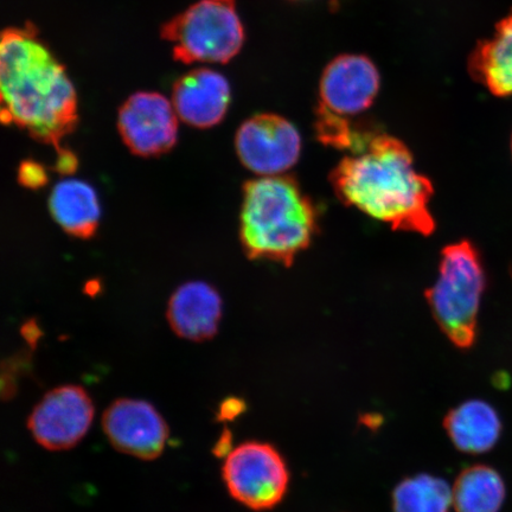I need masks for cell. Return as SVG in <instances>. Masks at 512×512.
<instances>
[{"mask_svg":"<svg viewBox=\"0 0 512 512\" xmlns=\"http://www.w3.org/2000/svg\"><path fill=\"white\" fill-rule=\"evenodd\" d=\"M338 200L394 230L431 235L433 184L414 168L408 147L379 134L360 152L352 153L331 172Z\"/></svg>","mask_w":512,"mask_h":512,"instance_id":"cell-1","label":"cell"},{"mask_svg":"<svg viewBox=\"0 0 512 512\" xmlns=\"http://www.w3.org/2000/svg\"><path fill=\"white\" fill-rule=\"evenodd\" d=\"M2 119L62 149L78 124V96L66 69L34 28L6 29L0 44Z\"/></svg>","mask_w":512,"mask_h":512,"instance_id":"cell-2","label":"cell"},{"mask_svg":"<svg viewBox=\"0 0 512 512\" xmlns=\"http://www.w3.org/2000/svg\"><path fill=\"white\" fill-rule=\"evenodd\" d=\"M318 210L291 176L260 177L243 187L240 239L249 259L291 266L318 232Z\"/></svg>","mask_w":512,"mask_h":512,"instance_id":"cell-3","label":"cell"},{"mask_svg":"<svg viewBox=\"0 0 512 512\" xmlns=\"http://www.w3.org/2000/svg\"><path fill=\"white\" fill-rule=\"evenodd\" d=\"M485 286L482 258L470 241L443 249L438 279L428 288L426 299L440 330L458 349H470L476 342Z\"/></svg>","mask_w":512,"mask_h":512,"instance_id":"cell-4","label":"cell"},{"mask_svg":"<svg viewBox=\"0 0 512 512\" xmlns=\"http://www.w3.org/2000/svg\"><path fill=\"white\" fill-rule=\"evenodd\" d=\"M379 89V70L368 57L343 55L332 61L320 81L316 125L320 142L352 153L361 150L369 137L356 132L349 118L369 110Z\"/></svg>","mask_w":512,"mask_h":512,"instance_id":"cell-5","label":"cell"},{"mask_svg":"<svg viewBox=\"0 0 512 512\" xmlns=\"http://www.w3.org/2000/svg\"><path fill=\"white\" fill-rule=\"evenodd\" d=\"M183 63H227L240 53L245 32L235 0H200L162 30Z\"/></svg>","mask_w":512,"mask_h":512,"instance_id":"cell-6","label":"cell"},{"mask_svg":"<svg viewBox=\"0 0 512 512\" xmlns=\"http://www.w3.org/2000/svg\"><path fill=\"white\" fill-rule=\"evenodd\" d=\"M222 477L235 501L266 511L284 501L291 473L277 447L254 440L233 448L224 460Z\"/></svg>","mask_w":512,"mask_h":512,"instance_id":"cell-7","label":"cell"},{"mask_svg":"<svg viewBox=\"0 0 512 512\" xmlns=\"http://www.w3.org/2000/svg\"><path fill=\"white\" fill-rule=\"evenodd\" d=\"M94 405L85 389L74 384L50 390L28 419L37 444L49 451H66L80 443L92 426Z\"/></svg>","mask_w":512,"mask_h":512,"instance_id":"cell-8","label":"cell"},{"mask_svg":"<svg viewBox=\"0 0 512 512\" xmlns=\"http://www.w3.org/2000/svg\"><path fill=\"white\" fill-rule=\"evenodd\" d=\"M236 152L248 170L261 177L284 175L297 164L302 138L290 121L277 114H259L243 123Z\"/></svg>","mask_w":512,"mask_h":512,"instance_id":"cell-9","label":"cell"},{"mask_svg":"<svg viewBox=\"0 0 512 512\" xmlns=\"http://www.w3.org/2000/svg\"><path fill=\"white\" fill-rule=\"evenodd\" d=\"M118 128L134 155L160 156L177 142V113L164 95L140 92L120 108Z\"/></svg>","mask_w":512,"mask_h":512,"instance_id":"cell-10","label":"cell"},{"mask_svg":"<svg viewBox=\"0 0 512 512\" xmlns=\"http://www.w3.org/2000/svg\"><path fill=\"white\" fill-rule=\"evenodd\" d=\"M102 428L114 448L142 460L158 458L169 439L162 414L144 400L112 402L102 416Z\"/></svg>","mask_w":512,"mask_h":512,"instance_id":"cell-11","label":"cell"},{"mask_svg":"<svg viewBox=\"0 0 512 512\" xmlns=\"http://www.w3.org/2000/svg\"><path fill=\"white\" fill-rule=\"evenodd\" d=\"M229 82L215 70H192L176 82L172 105L177 117L197 128H209L221 123L230 104Z\"/></svg>","mask_w":512,"mask_h":512,"instance_id":"cell-12","label":"cell"},{"mask_svg":"<svg viewBox=\"0 0 512 512\" xmlns=\"http://www.w3.org/2000/svg\"><path fill=\"white\" fill-rule=\"evenodd\" d=\"M222 317V300L213 286L191 281L177 288L168 307L172 330L189 341H207L216 335Z\"/></svg>","mask_w":512,"mask_h":512,"instance_id":"cell-13","label":"cell"},{"mask_svg":"<svg viewBox=\"0 0 512 512\" xmlns=\"http://www.w3.org/2000/svg\"><path fill=\"white\" fill-rule=\"evenodd\" d=\"M444 428L459 451L480 454L496 446L501 438L502 422L488 402L469 400L446 414Z\"/></svg>","mask_w":512,"mask_h":512,"instance_id":"cell-14","label":"cell"},{"mask_svg":"<svg viewBox=\"0 0 512 512\" xmlns=\"http://www.w3.org/2000/svg\"><path fill=\"white\" fill-rule=\"evenodd\" d=\"M54 220L69 235L89 239L100 222V203L96 191L80 179H64L57 183L49 197Z\"/></svg>","mask_w":512,"mask_h":512,"instance_id":"cell-15","label":"cell"},{"mask_svg":"<svg viewBox=\"0 0 512 512\" xmlns=\"http://www.w3.org/2000/svg\"><path fill=\"white\" fill-rule=\"evenodd\" d=\"M469 68L492 94L512 96V12L497 24L494 36L473 51Z\"/></svg>","mask_w":512,"mask_h":512,"instance_id":"cell-16","label":"cell"},{"mask_svg":"<svg viewBox=\"0 0 512 512\" xmlns=\"http://www.w3.org/2000/svg\"><path fill=\"white\" fill-rule=\"evenodd\" d=\"M452 491L457 512H498L505 499L503 478L486 465H473L460 472Z\"/></svg>","mask_w":512,"mask_h":512,"instance_id":"cell-17","label":"cell"},{"mask_svg":"<svg viewBox=\"0 0 512 512\" xmlns=\"http://www.w3.org/2000/svg\"><path fill=\"white\" fill-rule=\"evenodd\" d=\"M453 491L443 478L420 473L395 486L393 512H450Z\"/></svg>","mask_w":512,"mask_h":512,"instance_id":"cell-18","label":"cell"},{"mask_svg":"<svg viewBox=\"0 0 512 512\" xmlns=\"http://www.w3.org/2000/svg\"><path fill=\"white\" fill-rule=\"evenodd\" d=\"M18 181L23 187L36 190L47 184L48 174L40 163L27 160L19 166Z\"/></svg>","mask_w":512,"mask_h":512,"instance_id":"cell-19","label":"cell"},{"mask_svg":"<svg viewBox=\"0 0 512 512\" xmlns=\"http://www.w3.org/2000/svg\"><path fill=\"white\" fill-rule=\"evenodd\" d=\"M247 409L246 402L239 398H229L222 402L219 418L222 421H232Z\"/></svg>","mask_w":512,"mask_h":512,"instance_id":"cell-20","label":"cell"},{"mask_svg":"<svg viewBox=\"0 0 512 512\" xmlns=\"http://www.w3.org/2000/svg\"><path fill=\"white\" fill-rule=\"evenodd\" d=\"M78 168V159L73 152L61 150L57 156L56 170L62 175L72 174Z\"/></svg>","mask_w":512,"mask_h":512,"instance_id":"cell-21","label":"cell"},{"mask_svg":"<svg viewBox=\"0 0 512 512\" xmlns=\"http://www.w3.org/2000/svg\"><path fill=\"white\" fill-rule=\"evenodd\" d=\"M232 434H230L229 431H224L222 434V437L219 441V444L216 446V454H219V456H224L226 454V457L230 452H232Z\"/></svg>","mask_w":512,"mask_h":512,"instance_id":"cell-22","label":"cell"},{"mask_svg":"<svg viewBox=\"0 0 512 512\" xmlns=\"http://www.w3.org/2000/svg\"><path fill=\"white\" fill-rule=\"evenodd\" d=\"M511 155H512V137H511Z\"/></svg>","mask_w":512,"mask_h":512,"instance_id":"cell-23","label":"cell"}]
</instances>
